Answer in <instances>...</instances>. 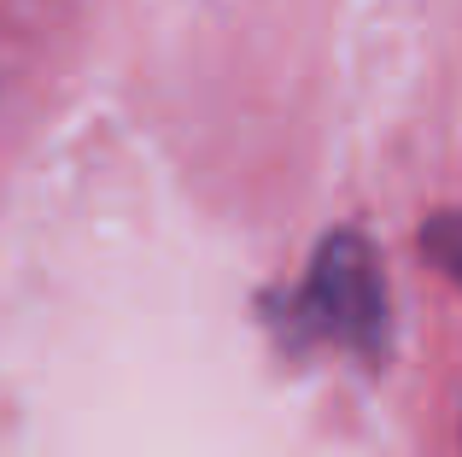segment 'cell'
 Listing matches in <instances>:
<instances>
[{
    "instance_id": "1",
    "label": "cell",
    "mask_w": 462,
    "mask_h": 457,
    "mask_svg": "<svg viewBox=\"0 0 462 457\" xmlns=\"http://www.w3.org/2000/svg\"><path fill=\"white\" fill-rule=\"evenodd\" d=\"M305 322L346 352H374L386 334V282L381 258L363 235L339 228L316 247L305 275Z\"/></svg>"
}]
</instances>
